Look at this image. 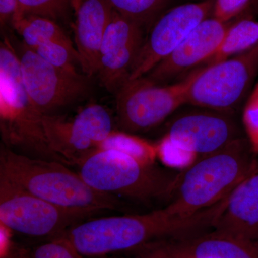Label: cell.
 I'll use <instances>...</instances> for the list:
<instances>
[{
  "instance_id": "obj_8",
  "label": "cell",
  "mask_w": 258,
  "mask_h": 258,
  "mask_svg": "<svg viewBox=\"0 0 258 258\" xmlns=\"http://www.w3.org/2000/svg\"><path fill=\"white\" fill-rule=\"evenodd\" d=\"M113 117L103 106L91 103L72 119L55 115H42V132L51 155L79 166L99 149L114 132Z\"/></svg>"
},
{
  "instance_id": "obj_18",
  "label": "cell",
  "mask_w": 258,
  "mask_h": 258,
  "mask_svg": "<svg viewBox=\"0 0 258 258\" xmlns=\"http://www.w3.org/2000/svg\"><path fill=\"white\" fill-rule=\"evenodd\" d=\"M257 45V20L251 18L240 19L230 24L218 49L202 68L209 67L240 55Z\"/></svg>"
},
{
  "instance_id": "obj_4",
  "label": "cell",
  "mask_w": 258,
  "mask_h": 258,
  "mask_svg": "<svg viewBox=\"0 0 258 258\" xmlns=\"http://www.w3.org/2000/svg\"><path fill=\"white\" fill-rule=\"evenodd\" d=\"M78 167L85 182L96 191L145 205H167L180 172L106 148L95 150Z\"/></svg>"
},
{
  "instance_id": "obj_16",
  "label": "cell",
  "mask_w": 258,
  "mask_h": 258,
  "mask_svg": "<svg viewBox=\"0 0 258 258\" xmlns=\"http://www.w3.org/2000/svg\"><path fill=\"white\" fill-rule=\"evenodd\" d=\"M212 230L258 240V166L229 195L227 205Z\"/></svg>"
},
{
  "instance_id": "obj_26",
  "label": "cell",
  "mask_w": 258,
  "mask_h": 258,
  "mask_svg": "<svg viewBox=\"0 0 258 258\" xmlns=\"http://www.w3.org/2000/svg\"><path fill=\"white\" fill-rule=\"evenodd\" d=\"M252 0H215L212 15L224 23H230L232 19L241 14Z\"/></svg>"
},
{
  "instance_id": "obj_29",
  "label": "cell",
  "mask_w": 258,
  "mask_h": 258,
  "mask_svg": "<svg viewBox=\"0 0 258 258\" xmlns=\"http://www.w3.org/2000/svg\"><path fill=\"white\" fill-rule=\"evenodd\" d=\"M1 258H30L26 249L20 248L15 245H11Z\"/></svg>"
},
{
  "instance_id": "obj_30",
  "label": "cell",
  "mask_w": 258,
  "mask_h": 258,
  "mask_svg": "<svg viewBox=\"0 0 258 258\" xmlns=\"http://www.w3.org/2000/svg\"><path fill=\"white\" fill-rule=\"evenodd\" d=\"M257 242V243L258 244V240H257V242Z\"/></svg>"
},
{
  "instance_id": "obj_6",
  "label": "cell",
  "mask_w": 258,
  "mask_h": 258,
  "mask_svg": "<svg viewBox=\"0 0 258 258\" xmlns=\"http://www.w3.org/2000/svg\"><path fill=\"white\" fill-rule=\"evenodd\" d=\"M195 71L186 105L235 114L254 87L258 74V45L240 55Z\"/></svg>"
},
{
  "instance_id": "obj_28",
  "label": "cell",
  "mask_w": 258,
  "mask_h": 258,
  "mask_svg": "<svg viewBox=\"0 0 258 258\" xmlns=\"http://www.w3.org/2000/svg\"><path fill=\"white\" fill-rule=\"evenodd\" d=\"M20 13L18 0H0V23L4 27L7 23L14 21Z\"/></svg>"
},
{
  "instance_id": "obj_12",
  "label": "cell",
  "mask_w": 258,
  "mask_h": 258,
  "mask_svg": "<svg viewBox=\"0 0 258 258\" xmlns=\"http://www.w3.org/2000/svg\"><path fill=\"white\" fill-rule=\"evenodd\" d=\"M199 108L176 116L164 135L198 160L245 136L235 114Z\"/></svg>"
},
{
  "instance_id": "obj_24",
  "label": "cell",
  "mask_w": 258,
  "mask_h": 258,
  "mask_svg": "<svg viewBox=\"0 0 258 258\" xmlns=\"http://www.w3.org/2000/svg\"><path fill=\"white\" fill-rule=\"evenodd\" d=\"M30 258H84L64 236L51 238L46 242L28 251Z\"/></svg>"
},
{
  "instance_id": "obj_11",
  "label": "cell",
  "mask_w": 258,
  "mask_h": 258,
  "mask_svg": "<svg viewBox=\"0 0 258 258\" xmlns=\"http://www.w3.org/2000/svg\"><path fill=\"white\" fill-rule=\"evenodd\" d=\"M213 0L175 7L153 25L134 62L128 81L144 77L171 55L194 29L212 13Z\"/></svg>"
},
{
  "instance_id": "obj_14",
  "label": "cell",
  "mask_w": 258,
  "mask_h": 258,
  "mask_svg": "<svg viewBox=\"0 0 258 258\" xmlns=\"http://www.w3.org/2000/svg\"><path fill=\"white\" fill-rule=\"evenodd\" d=\"M230 23L214 17L205 19L144 77L157 84H171L173 80L200 69L216 52Z\"/></svg>"
},
{
  "instance_id": "obj_1",
  "label": "cell",
  "mask_w": 258,
  "mask_h": 258,
  "mask_svg": "<svg viewBox=\"0 0 258 258\" xmlns=\"http://www.w3.org/2000/svg\"><path fill=\"white\" fill-rule=\"evenodd\" d=\"M227 199L192 216H174L163 208L142 215L100 217L79 222L61 235L84 257L125 254L156 241L178 240L212 230Z\"/></svg>"
},
{
  "instance_id": "obj_13",
  "label": "cell",
  "mask_w": 258,
  "mask_h": 258,
  "mask_svg": "<svg viewBox=\"0 0 258 258\" xmlns=\"http://www.w3.org/2000/svg\"><path fill=\"white\" fill-rule=\"evenodd\" d=\"M144 40L142 25L113 10L102 41L97 73L108 92L115 94L127 81Z\"/></svg>"
},
{
  "instance_id": "obj_27",
  "label": "cell",
  "mask_w": 258,
  "mask_h": 258,
  "mask_svg": "<svg viewBox=\"0 0 258 258\" xmlns=\"http://www.w3.org/2000/svg\"><path fill=\"white\" fill-rule=\"evenodd\" d=\"M168 240L156 241L124 254L123 258H175L167 244Z\"/></svg>"
},
{
  "instance_id": "obj_3",
  "label": "cell",
  "mask_w": 258,
  "mask_h": 258,
  "mask_svg": "<svg viewBox=\"0 0 258 258\" xmlns=\"http://www.w3.org/2000/svg\"><path fill=\"white\" fill-rule=\"evenodd\" d=\"M257 156L244 136L198 159L180 171L164 209L174 216L187 217L211 208L229 196L257 168Z\"/></svg>"
},
{
  "instance_id": "obj_2",
  "label": "cell",
  "mask_w": 258,
  "mask_h": 258,
  "mask_svg": "<svg viewBox=\"0 0 258 258\" xmlns=\"http://www.w3.org/2000/svg\"><path fill=\"white\" fill-rule=\"evenodd\" d=\"M0 176L47 203L87 217L124 208L119 198L93 189L60 161L19 154L3 144Z\"/></svg>"
},
{
  "instance_id": "obj_15",
  "label": "cell",
  "mask_w": 258,
  "mask_h": 258,
  "mask_svg": "<svg viewBox=\"0 0 258 258\" xmlns=\"http://www.w3.org/2000/svg\"><path fill=\"white\" fill-rule=\"evenodd\" d=\"M74 40L80 66L88 78L97 75L100 50L113 9L106 0H76Z\"/></svg>"
},
{
  "instance_id": "obj_9",
  "label": "cell",
  "mask_w": 258,
  "mask_h": 258,
  "mask_svg": "<svg viewBox=\"0 0 258 258\" xmlns=\"http://www.w3.org/2000/svg\"><path fill=\"white\" fill-rule=\"evenodd\" d=\"M86 217L47 203L0 176V222L9 231L51 239Z\"/></svg>"
},
{
  "instance_id": "obj_21",
  "label": "cell",
  "mask_w": 258,
  "mask_h": 258,
  "mask_svg": "<svg viewBox=\"0 0 258 258\" xmlns=\"http://www.w3.org/2000/svg\"><path fill=\"white\" fill-rule=\"evenodd\" d=\"M112 9L144 27L155 20L168 0H106Z\"/></svg>"
},
{
  "instance_id": "obj_19",
  "label": "cell",
  "mask_w": 258,
  "mask_h": 258,
  "mask_svg": "<svg viewBox=\"0 0 258 258\" xmlns=\"http://www.w3.org/2000/svg\"><path fill=\"white\" fill-rule=\"evenodd\" d=\"M12 25L23 38L24 45L32 50L48 42L74 45L71 39L52 19L38 15H25Z\"/></svg>"
},
{
  "instance_id": "obj_20",
  "label": "cell",
  "mask_w": 258,
  "mask_h": 258,
  "mask_svg": "<svg viewBox=\"0 0 258 258\" xmlns=\"http://www.w3.org/2000/svg\"><path fill=\"white\" fill-rule=\"evenodd\" d=\"M100 148L117 149L149 163H155L157 158V143L122 131L115 130Z\"/></svg>"
},
{
  "instance_id": "obj_25",
  "label": "cell",
  "mask_w": 258,
  "mask_h": 258,
  "mask_svg": "<svg viewBox=\"0 0 258 258\" xmlns=\"http://www.w3.org/2000/svg\"><path fill=\"white\" fill-rule=\"evenodd\" d=\"M242 123L244 133L252 150L258 155V82L244 102Z\"/></svg>"
},
{
  "instance_id": "obj_7",
  "label": "cell",
  "mask_w": 258,
  "mask_h": 258,
  "mask_svg": "<svg viewBox=\"0 0 258 258\" xmlns=\"http://www.w3.org/2000/svg\"><path fill=\"white\" fill-rule=\"evenodd\" d=\"M41 117L25 89L17 51L5 37L0 46V118L5 142L30 146L51 155Z\"/></svg>"
},
{
  "instance_id": "obj_5",
  "label": "cell",
  "mask_w": 258,
  "mask_h": 258,
  "mask_svg": "<svg viewBox=\"0 0 258 258\" xmlns=\"http://www.w3.org/2000/svg\"><path fill=\"white\" fill-rule=\"evenodd\" d=\"M196 71L181 81L159 85L146 77L125 81L115 93L116 122L122 132L143 133L164 123L186 105Z\"/></svg>"
},
{
  "instance_id": "obj_22",
  "label": "cell",
  "mask_w": 258,
  "mask_h": 258,
  "mask_svg": "<svg viewBox=\"0 0 258 258\" xmlns=\"http://www.w3.org/2000/svg\"><path fill=\"white\" fill-rule=\"evenodd\" d=\"M33 50L52 66L69 72L78 74L76 64H80V59L74 45L61 42H48Z\"/></svg>"
},
{
  "instance_id": "obj_23",
  "label": "cell",
  "mask_w": 258,
  "mask_h": 258,
  "mask_svg": "<svg viewBox=\"0 0 258 258\" xmlns=\"http://www.w3.org/2000/svg\"><path fill=\"white\" fill-rule=\"evenodd\" d=\"M76 2V0H18L20 13L13 22L29 15L55 20L63 15L70 8H74Z\"/></svg>"
},
{
  "instance_id": "obj_10",
  "label": "cell",
  "mask_w": 258,
  "mask_h": 258,
  "mask_svg": "<svg viewBox=\"0 0 258 258\" xmlns=\"http://www.w3.org/2000/svg\"><path fill=\"white\" fill-rule=\"evenodd\" d=\"M17 53L25 89L40 115H52L87 93L88 76L52 66L23 43Z\"/></svg>"
},
{
  "instance_id": "obj_17",
  "label": "cell",
  "mask_w": 258,
  "mask_h": 258,
  "mask_svg": "<svg viewBox=\"0 0 258 258\" xmlns=\"http://www.w3.org/2000/svg\"><path fill=\"white\" fill-rule=\"evenodd\" d=\"M175 258H258V244L209 230L178 240H167Z\"/></svg>"
}]
</instances>
